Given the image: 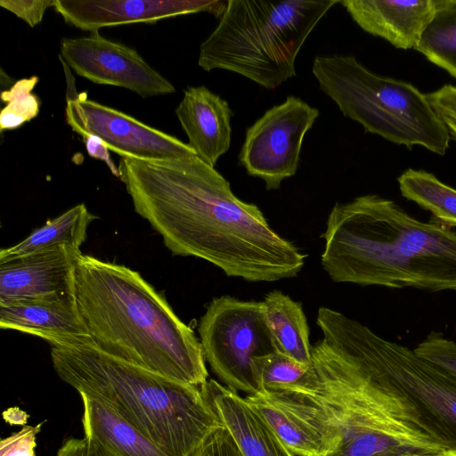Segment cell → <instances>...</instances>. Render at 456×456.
Masks as SVG:
<instances>
[{"mask_svg": "<svg viewBox=\"0 0 456 456\" xmlns=\"http://www.w3.org/2000/svg\"><path fill=\"white\" fill-rule=\"evenodd\" d=\"M89 456H96V455L94 454L93 452H91L90 450H89Z\"/></svg>", "mask_w": 456, "mask_h": 456, "instance_id": "35", "label": "cell"}, {"mask_svg": "<svg viewBox=\"0 0 456 456\" xmlns=\"http://www.w3.org/2000/svg\"><path fill=\"white\" fill-rule=\"evenodd\" d=\"M192 456H242L228 430L220 424Z\"/></svg>", "mask_w": 456, "mask_h": 456, "instance_id": "31", "label": "cell"}, {"mask_svg": "<svg viewBox=\"0 0 456 456\" xmlns=\"http://www.w3.org/2000/svg\"><path fill=\"white\" fill-rule=\"evenodd\" d=\"M61 56L77 75L95 84L124 87L143 98L175 91L137 51L109 40L99 32L62 38Z\"/></svg>", "mask_w": 456, "mask_h": 456, "instance_id": "12", "label": "cell"}, {"mask_svg": "<svg viewBox=\"0 0 456 456\" xmlns=\"http://www.w3.org/2000/svg\"><path fill=\"white\" fill-rule=\"evenodd\" d=\"M397 182L403 198L430 212L445 226L456 227V189L430 173L411 168L403 172Z\"/></svg>", "mask_w": 456, "mask_h": 456, "instance_id": "23", "label": "cell"}, {"mask_svg": "<svg viewBox=\"0 0 456 456\" xmlns=\"http://www.w3.org/2000/svg\"><path fill=\"white\" fill-rule=\"evenodd\" d=\"M74 296L93 345L102 352L183 383L208 380L200 339L138 272L82 254Z\"/></svg>", "mask_w": 456, "mask_h": 456, "instance_id": "4", "label": "cell"}, {"mask_svg": "<svg viewBox=\"0 0 456 456\" xmlns=\"http://www.w3.org/2000/svg\"><path fill=\"white\" fill-rule=\"evenodd\" d=\"M413 350L456 380V343L453 340L441 333L431 332Z\"/></svg>", "mask_w": 456, "mask_h": 456, "instance_id": "27", "label": "cell"}, {"mask_svg": "<svg viewBox=\"0 0 456 456\" xmlns=\"http://www.w3.org/2000/svg\"><path fill=\"white\" fill-rule=\"evenodd\" d=\"M447 0H343L354 22L396 48L416 49L436 14Z\"/></svg>", "mask_w": 456, "mask_h": 456, "instance_id": "15", "label": "cell"}, {"mask_svg": "<svg viewBox=\"0 0 456 456\" xmlns=\"http://www.w3.org/2000/svg\"><path fill=\"white\" fill-rule=\"evenodd\" d=\"M415 50L456 77V0H447Z\"/></svg>", "mask_w": 456, "mask_h": 456, "instance_id": "24", "label": "cell"}, {"mask_svg": "<svg viewBox=\"0 0 456 456\" xmlns=\"http://www.w3.org/2000/svg\"><path fill=\"white\" fill-rule=\"evenodd\" d=\"M227 1L219 0H55L53 8L65 22L84 31L208 12L223 15Z\"/></svg>", "mask_w": 456, "mask_h": 456, "instance_id": "14", "label": "cell"}, {"mask_svg": "<svg viewBox=\"0 0 456 456\" xmlns=\"http://www.w3.org/2000/svg\"><path fill=\"white\" fill-rule=\"evenodd\" d=\"M0 327L37 336L51 346L92 343L75 298L0 304Z\"/></svg>", "mask_w": 456, "mask_h": 456, "instance_id": "18", "label": "cell"}, {"mask_svg": "<svg viewBox=\"0 0 456 456\" xmlns=\"http://www.w3.org/2000/svg\"><path fill=\"white\" fill-rule=\"evenodd\" d=\"M245 398L295 455L328 454V449L320 436L298 416L264 395H251Z\"/></svg>", "mask_w": 456, "mask_h": 456, "instance_id": "22", "label": "cell"}, {"mask_svg": "<svg viewBox=\"0 0 456 456\" xmlns=\"http://www.w3.org/2000/svg\"><path fill=\"white\" fill-rule=\"evenodd\" d=\"M82 138L88 155L91 158L104 161L110 172L115 176L119 177L118 167L110 159V149L106 143L94 134H84Z\"/></svg>", "mask_w": 456, "mask_h": 456, "instance_id": "32", "label": "cell"}, {"mask_svg": "<svg viewBox=\"0 0 456 456\" xmlns=\"http://www.w3.org/2000/svg\"><path fill=\"white\" fill-rule=\"evenodd\" d=\"M43 423L26 426L20 431L4 438L0 443V456H37L36 437Z\"/></svg>", "mask_w": 456, "mask_h": 456, "instance_id": "29", "label": "cell"}, {"mask_svg": "<svg viewBox=\"0 0 456 456\" xmlns=\"http://www.w3.org/2000/svg\"><path fill=\"white\" fill-rule=\"evenodd\" d=\"M322 338L298 383L261 394L305 420L326 456H436L455 451L411 398L369 360L352 337L346 315L318 309Z\"/></svg>", "mask_w": 456, "mask_h": 456, "instance_id": "2", "label": "cell"}, {"mask_svg": "<svg viewBox=\"0 0 456 456\" xmlns=\"http://www.w3.org/2000/svg\"><path fill=\"white\" fill-rule=\"evenodd\" d=\"M318 117L316 108L298 97H287L248 128L240 165L248 175L262 179L266 190L279 189L297 173L305 134Z\"/></svg>", "mask_w": 456, "mask_h": 456, "instance_id": "10", "label": "cell"}, {"mask_svg": "<svg viewBox=\"0 0 456 456\" xmlns=\"http://www.w3.org/2000/svg\"><path fill=\"white\" fill-rule=\"evenodd\" d=\"M322 237V265L334 282L456 290V232L392 200L368 194L336 203Z\"/></svg>", "mask_w": 456, "mask_h": 456, "instance_id": "3", "label": "cell"}, {"mask_svg": "<svg viewBox=\"0 0 456 456\" xmlns=\"http://www.w3.org/2000/svg\"><path fill=\"white\" fill-rule=\"evenodd\" d=\"M38 77L32 76L18 80L9 89L3 91L1 99L6 102L0 113V131L16 129L36 118L40 101L32 93Z\"/></svg>", "mask_w": 456, "mask_h": 456, "instance_id": "26", "label": "cell"}, {"mask_svg": "<svg viewBox=\"0 0 456 456\" xmlns=\"http://www.w3.org/2000/svg\"><path fill=\"white\" fill-rule=\"evenodd\" d=\"M59 378L107 405L168 456H192L220 426L200 387L111 356L93 343L54 346Z\"/></svg>", "mask_w": 456, "mask_h": 456, "instance_id": "5", "label": "cell"}, {"mask_svg": "<svg viewBox=\"0 0 456 456\" xmlns=\"http://www.w3.org/2000/svg\"><path fill=\"white\" fill-rule=\"evenodd\" d=\"M198 331L205 360L224 386L248 395L259 394L254 358L277 352L262 302L215 297Z\"/></svg>", "mask_w": 456, "mask_h": 456, "instance_id": "8", "label": "cell"}, {"mask_svg": "<svg viewBox=\"0 0 456 456\" xmlns=\"http://www.w3.org/2000/svg\"><path fill=\"white\" fill-rule=\"evenodd\" d=\"M55 0H1L4 9L14 13L30 27L39 24L45 11L54 6Z\"/></svg>", "mask_w": 456, "mask_h": 456, "instance_id": "30", "label": "cell"}, {"mask_svg": "<svg viewBox=\"0 0 456 456\" xmlns=\"http://www.w3.org/2000/svg\"><path fill=\"white\" fill-rule=\"evenodd\" d=\"M65 118L74 132L81 136H98L121 158L167 160L196 156L188 143L122 111L88 100L85 94L68 97Z\"/></svg>", "mask_w": 456, "mask_h": 456, "instance_id": "11", "label": "cell"}, {"mask_svg": "<svg viewBox=\"0 0 456 456\" xmlns=\"http://www.w3.org/2000/svg\"><path fill=\"white\" fill-rule=\"evenodd\" d=\"M175 114L187 134L188 145L199 159L214 167L231 145L233 114L228 102L205 86H191L184 91Z\"/></svg>", "mask_w": 456, "mask_h": 456, "instance_id": "17", "label": "cell"}, {"mask_svg": "<svg viewBox=\"0 0 456 456\" xmlns=\"http://www.w3.org/2000/svg\"><path fill=\"white\" fill-rule=\"evenodd\" d=\"M313 74L320 89L345 117L366 132L407 147L422 146L444 155L450 135L427 95L413 85L378 75L354 56H317Z\"/></svg>", "mask_w": 456, "mask_h": 456, "instance_id": "7", "label": "cell"}, {"mask_svg": "<svg viewBox=\"0 0 456 456\" xmlns=\"http://www.w3.org/2000/svg\"><path fill=\"white\" fill-rule=\"evenodd\" d=\"M426 95L434 112L446 128L450 138L456 141V86L444 85Z\"/></svg>", "mask_w": 456, "mask_h": 456, "instance_id": "28", "label": "cell"}, {"mask_svg": "<svg viewBox=\"0 0 456 456\" xmlns=\"http://www.w3.org/2000/svg\"><path fill=\"white\" fill-rule=\"evenodd\" d=\"M436 456H456V451H444Z\"/></svg>", "mask_w": 456, "mask_h": 456, "instance_id": "34", "label": "cell"}, {"mask_svg": "<svg viewBox=\"0 0 456 456\" xmlns=\"http://www.w3.org/2000/svg\"><path fill=\"white\" fill-rule=\"evenodd\" d=\"M346 322L369 360L415 403L456 450V380L408 346L379 336L348 316Z\"/></svg>", "mask_w": 456, "mask_h": 456, "instance_id": "9", "label": "cell"}, {"mask_svg": "<svg viewBox=\"0 0 456 456\" xmlns=\"http://www.w3.org/2000/svg\"><path fill=\"white\" fill-rule=\"evenodd\" d=\"M200 387L242 456H295L238 392L215 379L207 380Z\"/></svg>", "mask_w": 456, "mask_h": 456, "instance_id": "16", "label": "cell"}, {"mask_svg": "<svg viewBox=\"0 0 456 456\" xmlns=\"http://www.w3.org/2000/svg\"><path fill=\"white\" fill-rule=\"evenodd\" d=\"M310 366L278 352L255 357L253 370L259 394L298 383L306 375Z\"/></svg>", "mask_w": 456, "mask_h": 456, "instance_id": "25", "label": "cell"}, {"mask_svg": "<svg viewBox=\"0 0 456 456\" xmlns=\"http://www.w3.org/2000/svg\"><path fill=\"white\" fill-rule=\"evenodd\" d=\"M261 302L277 352L311 365L312 345L302 305L280 290L269 292Z\"/></svg>", "mask_w": 456, "mask_h": 456, "instance_id": "20", "label": "cell"}, {"mask_svg": "<svg viewBox=\"0 0 456 456\" xmlns=\"http://www.w3.org/2000/svg\"><path fill=\"white\" fill-rule=\"evenodd\" d=\"M57 456H89V446L86 438H70L59 449Z\"/></svg>", "mask_w": 456, "mask_h": 456, "instance_id": "33", "label": "cell"}, {"mask_svg": "<svg viewBox=\"0 0 456 456\" xmlns=\"http://www.w3.org/2000/svg\"><path fill=\"white\" fill-rule=\"evenodd\" d=\"M80 248L56 246L0 261V304L75 298Z\"/></svg>", "mask_w": 456, "mask_h": 456, "instance_id": "13", "label": "cell"}, {"mask_svg": "<svg viewBox=\"0 0 456 456\" xmlns=\"http://www.w3.org/2000/svg\"><path fill=\"white\" fill-rule=\"evenodd\" d=\"M82 425L89 450L96 456H168L104 403L80 395Z\"/></svg>", "mask_w": 456, "mask_h": 456, "instance_id": "19", "label": "cell"}, {"mask_svg": "<svg viewBox=\"0 0 456 456\" xmlns=\"http://www.w3.org/2000/svg\"><path fill=\"white\" fill-rule=\"evenodd\" d=\"M338 0H229L215 30L200 46L206 71L238 73L274 89L296 75L305 41Z\"/></svg>", "mask_w": 456, "mask_h": 456, "instance_id": "6", "label": "cell"}, {"mask_svg": "<svg viewBox=\"0 0 456 456\" xmlns=\"http://www.w3.org/2000/svg\"><path fill=\"white\" fill-rule=\"evenodd\" d=\"M118 167L135 212L161 235L173 255L201 258L227 276L248 281H276L302 270L306 256L197 156L121 158Z\"/></svg>", "mask_w": 456, "mask_h": 456, "instance_id": "1", "label": "cell"}, {"mask_svg": "<svg viewBox=\"0 0 456 456\" xmlns=\"http://www.w3.org/2000/svg\"><path fill=\"white\" fill-rule=\"evenodd\" d=\"M96 218L97 216L90 213L85 204H78L57 217L48 220L20 243L2 248L0 261L56 246L80 248L86 239L89 224Z\"/></svg>", "mask_w": 456, "mask_h": 456, "instance_id": "21", "label": "cell"}]
</instances>
